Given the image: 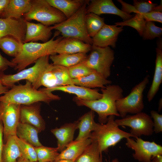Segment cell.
Returning <instances> with one entry per match:
<instances>
[{
	"instance_id": "1",
	"label": "cell",
	"mask_w": 162,
	"mask_h": 162,
	"mask_svg": "<svg viewBox=\"0 0 162 162\" xmlns=\"http://www.w3.org/2000/svg\"><path fill=\"white\" fill-rule=\"evenodd\" d=\"M102 97L94 100H88L76 97L74 100L79 106H86L98 115L99 123L105 124L111 115L120 116L116 107V102L123 97L122 88L118 85L109 84L101 88Z\"/></svg>"
},
{
	"instance_id": "2",
	"label": "cell",
	"mask_w": 162,
	"mask_h": 162,
	"mask_svg": "<svg viewBox=\"0 0 162 162\" xmlns=\"http://www.w3.org/2000/svg\"><path fill=\"white\" fill-rule=\"evenodd\" d=\"M26 81L25 84L14 85L0 96V102L28 105L40 102L49 104L52 101L60 99L61 97L52 92L38 90Z\"/></svg>"
},
{
	"instance_id": "3",
	"label": "cell",
	"mask_w": 162,
	"mask_h": 162,
	"mask_svg": "<svg viewBox=\"0 0 162 162\" xmlns=\"http://www.w3.org/2000/svg\"><path fill=\"white\" fill-rule=\"evenodd\" d=\"M57 35L55 34L52 39L42 43L32 42L23 43L21 51L11 61L16 65L15 69L20 71L42 57L56 54V47L63 38L54 40Z\"/></svg>"
},
{
	"instance_id": "4",
	"label": "cell",
	"mask_w": 162,
	"mask_h": 162,
	"mask_svg": "<svg viewBox=\"0 0 162 162\" xmlns=\"http://www.w3.org/2000/svg\"><path fill=\"white\" fill-rule=\"evenodd\" d=\"M115 116L111 115L105 124L98 123L95 130L91 134L89 138L92 141L97 142L100 152H106L111 146H115L123 139L136 137L121 130L115 121Z\"/></svg>"
},
{
	"instance_id": "5",
	"label": "cell",
	"mask_w": 162,
	"mask_h": 162,
	"mask_svg": "<svg viewBox=\"0 0 162 162\" xmlns=\"http://www.w3.org/2000/svg\"><path fill=\"white\" fill-rule=\"evenodd\" d=\"M89 1L87 0L83 5L70 17L52 26V29L57 30L63 38H76L92 45V39L88 33L85 21L86 8Z\"/></svg>"
},
{
	"instance_id": "6",
	"label": "cell",
	"mask_w": 162,
	"mask_h": 162,
	"mask_svg": "<svg viewBox=\"0 0 162 162\" xmlns=\"http://www.w3.org/2000/svg\"><path fill=\"white\" fill-rule=\"evenodd\" d=\"M49 56H46L40 58L32 67L16 74H6L3 72L0 73V81L3 85L11 88L16 82L25 80L38 89L41 86L40 81L43 74L51 64L49 62Z\"/></svg>"
},
{
	"instance_id": "7",
	"label": "cell",
	"mask_w": 162,
	"mask_h": 162,
	"mask_svg": "<svg viewBox=\"0 0 162 162\" xmlns=\"http://www.w3.org/2000/svg\"><path fill=\"white\" fill-rule=\"evenodd\" d=\"M23 16L26 21L34 20L48 26L59 23L67 19L62 12L51 5L46 0H31L30 9Z\"/></svg>"
},
{
	"instance_id": "8",
	"label": "cell",
	"mask_w": 162,
	"mask_h": 162,
	"mask_svg": "<svg viewBox=\"0 0 162 162\" xmlns=\"http://www.w3.org/2000/svg\"><path fill=\"white\" fill-rule=\"evenodd\" d=\"M149 82V76H146L131 89L130 93L116 102L117 111L123 118L128 113L136 114L142 112L144 108L143 92Z\"/></svg>"
},
{
	"instance_id": "9",
	"label": "cell",
	"mask_w": 162,
	"mask_h": 162,
	"mask_svg": "<svg viewBox=\"0 0 162 162\" xmlns=\"http://www.w3.org/2000/svg\"><path fill=\"white\" fill-rule=\"evenodd\" d=\"M89 54L81 63L107 79L111 74V67L114 52L110 47H100L92 45Z\"/></svg>"
},
{
	"instance_id": "10",
	"label": "cell",
	"mask_w": 162,
	"mask_h": 162,
	"mask_svg": "<svg viewBox=\"0 0 162 162\" xmlns=\"http://www.w3.org/2000/svg\"><path fill=\"white\" fill-rule=\"evenodd\" d=\"M115 121L118 126L130 127V133L136 138L142 135L150 136L154 132L153 121L151 117L142 112L133 115L126 116Z\"/></svg>"
},
{
	"instance_id": "11",
	"label": "cell",
	"mask_w": 162,
	"mask_h": 162,
	"mask_svg": "<svg viewBox=\"0 0 162 162\" xmlns=\"http://www.w3.org/2000/svg\"><path fill=\"white\" fill-rule=\"evenodd\" d=\"M136 140L128 138L126 145L134 151V158L140 162H150L154 157L162 155V146L154 142L145 141L137 137Z\"/></svg>"
},
{
	"instance_id": "12",
	"label": "cell",
	"mask_w": 162,
	"mask_h": 162,
	"mask_svg": "<svg viewBox=\"0 0 162 162\" xmlns=\"http://www.w3.org/2000/svg\"><path fill=\"white\" fill-rule=\"evenodd\" d=\"M20 104L0 102V119L3 123L5 142L9 137L16 136L20 122Z\"/></svg>"
},
{
	"instance_id": "13",
	"label": "cell",
	"mask_w": 162,
	"mask_h": 162,
	"mask_svg": "<svg viewBox=\"0 0 162 162\" xmlns=\"http://www.w3.org/2000/svg\"><path fill=\"white\" fill-rule=\"evenodd\" d=\"M40 84L47 88L74 84L68 68L52 64L43 74Z\"/></svg>"
},
{
	"instance_id": "14",
	"label": "cell",
	"mask_w": 162,
	"mask_h": 162,
	"mask_svg": "<svg viewBox=\"0 0 162 162\" xmlns=\"http://www.w3.org/2000/svg\"><path fill=\"white\" fill-rule=\"evenodd\" d=\"M26 30L24 19L0 17V39L9 36L23 43Z\"/></svg>"
},
{
	"instance_id": "15",
	"label": "cell",
	"mask_w": 162,
	"mask_h": 162,
	"mask_svg": "<svg viewBox=\"0 0 162 162\" xmlns=\"http://www.w3.org/2000/svg\"><path fill=\"white\" fill-rule=\"evenodd\" d=\"M123 27L105 24L92 38V46L100 47L111 46L115 47L119 34L123 30Z\"/></svg>"
},
{
	"instance_id": "16",
	"label": "cell",
	"mask_w": 162,
	"mask_h": 162,
	"mask_svg": "<svg viewBox=\"0 0 162 162\" xmlns=\"http://www.w3.org/2000/svg\"><path fill=\"white\" fill-rule=\"evenodd\" d=\"M86 14L93 13L98 16L103 14L117 15L124 21L127 20L133 16L127 14L118 9L112 0H90L86 8Z\"/></svg>"
},
{
	"instance_id": "17",
	"label": "cell",
	"mask_w": 162,
	"mask_h": 162,
	"mask_svg": "<svg viewBox=\"0 0 162 162\" xmlns=\"http://www.w3.org/2000/svg\"><path fill=\"white\" fill-rule=\"evenodd\" d=\"M40 103L21 105L20 122L30 124L40 132L45 130V122L40 114Z\"/></svg>"
},
{
	"instance_id": "18",
	"label": "cell",
	"mask_w": 162,
	"mask_h": 162,
	"mask_svg": "<svg viewBox=\"0 0 162 162\" xmlns=\"http://www.w3.org/2000/svg\"><path fill=\"white\" fill-rule=\"evenodd\" d=\"M40 90L52 92L55 91H60L74 94L79 99L88 100H96L101 98V93L99 92L97 89H92L76 85L74 84L56 87L52 88H44Z\"/></svg>"
},
{
	"instance_id": "19",
	"label": "cell",
	"mask_w": 162,
	"mask_h": 162,
	"mask_svg": "<svg viewBox=\"0 0 162 162\" xmlns=\"http://www.w3.org/2000/svg\"><path fill=\"white\" fill-rule=\"evenodd\" d=\"M92 46L76 38L63 37L58 44L55 52L56 54L86 53L90 51Z\"/></svg>"
},
{
	"instance_id": "20",
	"label": "cell",
	"mask_w": 162,
	"mask_h": 162,
	"mask_svg": "<svg viewBox=\"0 0 162 162\" xmlns=\"http://www.w3.org/2000/svg\"><path fill=\"white\" fill-rule=\"evenodd\" d=\"M26 32L23 43L40 40L45 42L49 40L52 34V26L41 23H35L25 20Z\"/></svg>"
},
{
	"instance_id": "21",
	"label": "cell",
	"mask_w": 162,
	"mask_h": 162,
	"mask_svg": "<svg viewBox=\"0 0 162 162\" xmlns=\"http://www.w3.org/2000/svg\"><path fill=\"white\" fill-rule=\"evenodd\" d=\"M77 120L73 123L65 124L59 128L51 130V132L57 140V148L61 152L73 140L75 130L78 129Z\"/></svg>"
},
{
	"instance_id": "22",
	"label": "cell",
	"mask_w": 162,
	"mask_h": 162,
	"mask_svg": "<svg viewBox=\"0 0 162 162\" xmlns=\"http://www.w3.org/2000/svg\"><path fill=\"white\" fill-rule=\"evenodd\" d=\"M155 65L152 84L147 95L149 102L151 101L158 92L162 82V44L161 40L158 42L156 48Z\"/></svg>"
},
{
	"instance_id": "23",
	"label": "cell",
	"mask_w": 162,
	"mask_h": 162,
	"mask_svg": "<svg viewBox=\"0 0 162 162\" xmlns=\"http://www.w3.org/2000/svg\"><path fill=\"white\" fill-rule=\"evenodd\" d=\"M92 142L89 138L73 141L59 153L56 160L64 159L75 161Z\"/></svg>"
},
{
	"instance_id": "24",
	"label": "cell",
	"mask_w": 162,
	"mask_h": 162,
	"mask_svg": "<svg viewBox=\"0 0 162 162\" xmlns=\"http://www.w3.org/2000/svg\"><path fill=\"white\" fill-rule=\"evenodd\" d=\"M117 1L122 5L121 10L128 14L132 12L144 14L155 10L162 11V3L158 5L157 4L153 3L149 0H134L133 1V5L126 3L122 0H118Z\"/></svg>"
},
{
	"instance_id": "25",
	"label": "cell",
	"mask_w": 162,
	"mask_h": 162,
	"mask_svg": "<svg viewBox=\"0 0 162 162\" xmlns=\"http://www.w3.org/2000/svg\"><path fill=\"white\" fill-rule=\"evenodd\" d=\"M94 112L91 110L81 117L78 120V134L74 140L79 141L90 137L98 125L94 120Z\"/></svg>"
},
{
	"instance_id": "26",
	"label": "cell",
	"mask_w": 162,
	"mask_h": 162,
	"mask_svg": "<svg viewBox=\"0 0 162 162\" xmlns=\"http://www.w3.org/2000/svg\"><path fill=\"white\" fill-rule=\"evenodd\" d=\"M31 6V0H10L2 18L18 19L30 10Z\"/></svg>"
},
{
	"instance_id": "27",
	"label": "cell",
	"mask_w": 162,
	"mask_h": 162,
	"mask_svg": "<svg viewBox=\"0 0 162 162\" xmlns=\"http://www.w3.org/2000/svg\"><path fill=\"white\" fill-rule=\"evenodd\" d=\"M40 132L35 127L20 122L17 127L16 136L34 147H38L42 146L38 137V134Z\"/></svg>"
},
{
	"instance_id": "28",
	"label": "cell",
	"mask_w": 162,
	"mask_h": 162,
	"mask_svg": "<svg viewBox=\"0 0 162 162\" xmlns=\"http://www.w3.org/2000/svg\"><path fill=\"white\" fill-rule=\"evenodd\" d=\"M72 80L74 85L89 88H103L105 86L112 83L111 81L105 78L95 71L85 76Z\"/></svg>"
},
{
	"instance_id": "29",
	"label": "cell",
	"mask_w": 162,
	"mask_h": 162,
	"mask_svg": "<svg viewBox=\"0 0 162 162\" xmlns=\"http://www.w3.org/2000/svg\"><path fill=\"white\" fill-rule=\"evenodd\" d=\"M52 6L62 12L67 19L74 14L84 4L86 0H46Z\"/></svg>"
},
{
	"instance_id": "30",
	"label": "cell",
	"mask_w": 162,
	"mask_h": 162,
	"mask_svg": "<svg viewBox=\"0 0 162 162\" xmlns=\"http://www.w3.org/2000/svg\"><path fill=\"white\" fill-rule=\"evenodd\" d=\"M87 56L84 53L60 54L50 55L49 58L54 65L69 68L81 63Z\"/></svg>"
},
{
	"instance_id": "31",
	"label": "cell",
	"mask_w": 162,
	"mask_h": 162,
	"mask_svg": "<svg viewBox=\"0 0 162 162\" xmlns=\"http://www.w3.org/2000/svg\"><path fill=\"white\" fill-rule=\"evenodd\" d=\"M22 156L16 140V136L9 137L4 144L2 162H16Z\"/></svg>"
},
{
	"instance_id": "32",
	"label": "cell",
	"mask_w": 162,
	"mask_h": 162,
	"mask_svg": "<svg viewBox=\"0 0 162 162\" xmlns=\"http://www.w3.org/2000/svg\"><path fill=\"white\" fill-rule=\"evenodd\" d=\"M23 42L9 36L0 39V48L8 55L16 57L21 51Z\"/></svg>"
},
{
	"instance_id": "33",
	"label": "cell",
	"mask_w": 162,
	"mask_h": 162,
	"mask_svg": "<svg viewBox=\"0 0 162 162\" xmlns=\"http://www.w3.org/2000/svg\"><path fill=\"white\" fill-rule=\"evenodd\" d=\"M101 153L97 142L93 141L75 162H102Z\"/></svg>"
},
{
	"instance_id": "34",
	"label": "cell",
	"mask_w": 162,
	"mask_h": 162,
	"mask_svg": "<svg viewBox=\"0 0 162 162\" xmlns=\"http://www.w3.org/2000/svg\"><path fill=\"white\" fill-rule=\"evenodd\" d=\"M85 21L88 33L92 38L105 24L104 18L91 13L86 14Z\"/></svg>"
},
{
	"instance_id": "35",
	"label": "cell",
	"mask_w": 162,
	"mask_h": 162,
	"mask_svg": "<svg viewBox=\"0 0 162 162\" xmlns=\"http://www.w3.org/2000/svg\"><path fill=\"white\" fill-rule=\"evenodd\" d=\"M38 161L52 162L56 160L59 153L56 148L42 146L35 147Z\"/></svg>"
},
{
	"instance_id": "36",
	"label": "cell",
	"mask_w": 162,
	"mask_h": 162,
	"mask_svg": "<svg viewBox=\"0 0 162 162\" xmlns=\"http://www.w3.org/2000/svg\"><path fill=\"white\" fill-rule=\"evenodd\" d=\"M146 21L144 19L142 14H136L134 16L131 18L123 22L115 23L116 26L123 27L128 26L135 29L141 36H142L143 31Z\"/></svg>"
},
{
	"instance_id": "37",
	"label": "cell",
	"mask_w": 162,
	"mask_h": 162,
	"mask_svg": "<svg viewBox=\"0 0 162 162\" xmlns=\"http://www.w3.org/2000/svg\"><path fill=\"white\" fill-rule=\"evenodd\" d=\"M16 140L22 156L31 162L38 161L35 147L26 142L18 138Z\"/></svg>"
},
{
	"instance_id": "38",
	"label": "cell",
	"mask_w": 162,
	"mask_h": 162,
	"mask_svg": "<svg viewBox=\"0 0 162 162\" xmlns=\"http://www.w3.org/2000/svg\"><path fill=\"white\" fill-rule=\"evenodd\" d=\"M162 35V28L156 26L152 22H146L142 35L143 40H150L160 38Z\"/></svg>"
},
{
	"instance_id": "39",
	"label": "cell",
	"mask_w": 162,
	"mask_h": 162,
	"mask_svg": "<svg viewBox=\"0 0 162 162\" xmlns=\"http://www.w3.org/2000/svg\"><path fill=\"white\" fill-rule=\"evenodd\" d=\"M68 69L69 75L72 79L85 76L94 71L82 63Z\"/></svg>"
},
{
	"instance_id": "40",
	"label": "cell",
	"mask_w": 162,
	"mask_h": 162,
	"mask_svg": "<svg viewBox=\"0 0 162 162\" xmlns=\"http://www.w3.org/2000/svg\"><path fill=\"white\" fill-rule=\"evenodd\" d=\"M151 117L153 119V131L158 134L162 131V115L154 110L151 111Z\"/></svg>"
},
{
	"instance_id": "41",
	"label": "cell",
	"mask_w": 162,
	"mask_h": 162,
	"mask_svg": "<svg viewBox=\"0 0 162 162\" xmlns=\"http://www.w3.org/2000/svg\"><path fill=\"white\" fill-rule=\"evenodd\" d=\"M142 15L146 22L155 21L162 23V13L161 10H154L146 14H142Z\"/></svg>"
},
{
	"instance_id": "42",
	"label": "cell",
	"mask_w": 162,
	"mask_h": 162,
	"mask_svg": "<svg viewBox=\"0 0 162 162\" xmlns=\"http://www.w3.org/2000/svg\"><path fill=\"white\" fill-rule=\"evenodd\" d=\"M16 64L3 57L0 53V73L7 69L9 67L15 68Z\"/></svg>"
},
{
	"instance_id": "43",
	"label": "cell",
	"mask_w": 162,
	"mask_h": 162,
	"mask_svg": "<svg viewBox=\"0 0 162 162\" xmlns=\"http://www.w3.org/2000/svg\"><path fill=\"white\" fill-rule=\"evenodd\" d=\"M3 127L2 122L0 119V162H2V153L4 146L3 141Z\"/></svg>"
},
{
	"instance_id": "44",
	"label": "cell",
	"mask_w": 162,
	"mask_h": 162,
	"mask_svg": "<svg viewBox=\"0 0 162 162\" xmlns=\"http://www.w3.org/2000/svg\"><path fill=\"white\" fill-rule=\"evenodd\" d=\"M10 0H0V17L6 8Z\"/></svg>"
},
{
	"instance_id": "45",
	"label": "cell",
	"mask_w": 162,
	"mask_h": 162,
	"mask_svg": "<svg viewBox=\"0 0 162 162\" xmlns=\"http://www.w3.org/2000/svg\"><path fill=\"white\" fill-rule=\"evenodd\" d=\"M9 90V88L3 85L0 81V95L3 94Z\"/></svg>"
},
{
	"instance_id": "46",
	"label": "cell",
	"mask_w": 162,
	"mask_h": 162,
	"mask_svg": "<svg viewBox=\"0 0 162 162\" xmlns=\"http://www.w3.org/2000/svg\"><path fill=\"white\" fill-rule=\"evenodd\" d=\"M150 162H162V155H159L153 158Z\"/></svg>"
},
{
	"instance_id": "47",
	"label": "cell",
	"mask_w": 162,
	"mask_h": 162,
	"mask_svg": "<svg viewBox=\"0 0 162 162\" xmlns=\"http://www.w3.org/2000/svg\"><path fill=\"white\" fill-rule=\"evenodd\" d=\"M16 162H31L26 158L22 156L19 158L17 160Z\"/></svg>"
},
{
	"instance_id": "48",
	"label": "cell",
	"mask_w": 162,
	"mask_h": 162,
	"mask_svg": "<svg viewBox=\"0 0 162 162\" xmlns=\"http://www.w3.org/2000/svg\"><path fill=\"white\" fill-rule=\"evenodd\" d=\"M52 162H75V161L64 159L55 160Z\"/></svg>"
},
{
	"instance_id": "49",
	"label": "cell",
	"mask_w": 162,
	"mask_h": 162,
	"mask_svg": "<svg viewBox=\"0 0 162 162\" xmlns=\"http://www.w3.org/2000/svg\"><path fill=\"white\" fill-rule=\"evenodd\" d=\"M162 106V100L161 98L158 102V111L160 112L161 110Z\"/></svg>"
},
{
	"instance_id": "50",
	"label": "cell",
	"mask_w": 162,
	"mask_h": 162,
	"mask_svg": "<svg viewBox=\"0 0 162 162\" xmlns=\"http://www.w3.org/2000/svg\"><path fill=\"white\" fill-rule=\"evenodd\" d=\"M38 162V161H37V162Z\"/></svg>"
}]
</instances>
